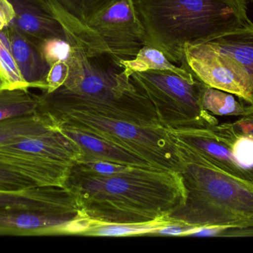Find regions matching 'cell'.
<instances>
[{"instance_id": "6da1fadb", "label": "cell", "mask_w": 253, "mask_h": 253, "mask_svg": "<svg viewBox=\"0 0 253 253\" xmlns=\"http://www.w3.org/2000/svg\"><path fill=\"white\" fill-rule=\"evenodd\" d=\"M65 187L87 218L111 224H138L169 216L181 206L185 190L179 172L126 166L111 175L73 166Z\"/></svg>"}, {"instance_id": "7a4b0ae2", "label": "cell", "mask_w": 253, "mask_h": 253, "mask_svg": "<svg viewBox=\"0 0 253 253\" xmlns=\"http://www.w3.org/2000/svg\"><path fill=\"white\" fill-rule=\"evenodd\" d=\"M146 46L181 66L187 45L206 43L248 23L245 0H131Z\"/></svg>"}, {"instance_id": "3957f363", "label": "cell", "mask_w": 253, "mask_h": 253, "mask_svg": "<svg viewBox=\"0 0 253 253\" xmlns=\"http://www.w3.org/2000/svg\"><path fill=\"white\" fill-rule=\"evenodd\" d=\"M173 139L181 159L179 173L185 197L169 216L198 227H253V186L229 175L194 149Z\"/></svg>"}, {"instance_id": "277c9868", "label": "cell", "mask_w": 253, "mask_h": 253, "mask_svg": "<svg viewBox=\"0 0 253 253\" xmlns=\"http://www.w3.org/2000/svg\"><path fill=\"white\" fill-rule=\"evenodd\" d=\"M59 126L79 129L123 147L144 158L155 167L180 172L178 148L168 128L141 125L120 118L68 110L40 111Z\"/></svg>"}, {"instance_id": "5b68a950", "label": "cell", "mask_w": 253, "mask_h": 253, "mask_svg": "<svg viewBox=\"0 0 253 253\" xmlns=\"http://www.w3.org/2000/svg\"><path fill=\"white\" fill-rule=\"evenodd\" d=\"M82 152L59 127L37 136L0 146V166L36 187H65Z\"/></svg>"}, {"instance_id": "8992f818", "label": "cell", "mask_w": 253, "mask_h": 253, "mask_svg": "<svg viewBox=\"0 0 253 253\" xmlns=\"http://www.w3.org/2000/svg\"><path fill=\"white\" fill-rule=\"evenodd\" d=\"M131 82L150 101L162 126L182 129L209 127L218 123L204 109L202 96L207 85L196 77L185 78L171 71L133 73Z\"/></svg>"}, {"instance_id": "52a82bcc", "label": "cell", "mask_w": 253, "mask_h": 253, "mask_svg": "<svg viewBox=\"0 0 253 253\" xmlns=\"http://www.w3.org/2000/svg\"><path fill=\"white\" fill-rule=\"evenodd\" d=\"M175 139L200 153L229 175L253 187V137L233 123L196 129H168Z\"/></svg>"}, {"instance_id": "ba28073f", "label": "cell", "mask_w": 253, "mask_h": 253, "mask_svg": "<svg viewBox=\"0 0 253 253\" xmlns=\"http://www.w3.org/2000/svg\"><path fill=\"white\" fill-rule=\"evenodd\" d=\"M88 25L100 36L114 60L132 59L144 46L131 0H117Z\"/></svg>"}, {"instance_id": "9c48e42d", "label": "cell", "mask_w": 253, "mask_h": 253, "mask_svg": "<svg viewBox=\"0 0 253 253\" xmlns=\"http://www.w3.org/2000/svg\"><path fill=\"white\" fill-rule=\"evenodd\" d=\"M84 218L83 212L0 209V236L77 235Z\"/></svg>"}, {"instance_id": "30bf717a", "label": "cell", "mask_w": 253, "mask_h": 253, "mask_svg": "<svg viewBox=\"0 0 253 253\" xmlns=\"http://www.w3.org/2000/svg\"><path fill=\"white\" fill-rule=\"evenodd\" d=\"M181 67L210 87L236 95L247 105L249 96L242 82L227 61L205 43L187 45Z\"/></svg>"}, {"instance_id": "8fae6325", "label": "cell", "mask_w": 253, "mask_h": 253, "mask_svg": "<svg viewBox=\"0 0 253 253\" xmlns=\"http://www.w3.org/2000/svg\"><path fill=\"white\" fill-rule=\"evenodd\" d=\"M207 45L224 58L245 86L249 96L248 115L253 114V23L224 33Z\"/></svg>"}, {"instance_id": "7c38bea8", "label": "cell", "mask_w": 253, "mask_h": 253, "mask_svg": "<svg viewBox=\"0 0 253 253\" xmlns=\"http://www.w3.org/2000/svg\"><path fill=\"white\" fill-rule=\"evenodd\" d=\"M53 212H83L77 198L67 187H34L19 191H0V209Z\"/></svg>"}, {"instance_id": "4fadbf2b", "label": "cell", "mask_w": 253, "mask_h": 253, "mask_svg": "<svg viewBox=\"0 0 253 253\" xmlns=\"http://www.w3.org/2000/svg\"><path fill=\"white\" fill-rule=\"evenodd\" d=\"M14 11L10 25L21 34L40 46L49 39L71 38L62 25L53 16L44 0H8ZM73 45V44H72Z\"/></svg>"}, {"instance_id": "5bb4252c", "label": "cell", "mask_w": 253, "mask_h": 253, "mask_svg": "<svg viewBox=\"0 0 253 253\" xmlns=\"http://www.w3.org/2000/svg\"><path fill=\"white\" fill-rule=\"evenodd\" d=\"M58 127L80 147L82 156L79 161L102 160L126 166L155 167L136 154L103 138L79 129L65 126Z\"/></svg>"}, {"instance_id": "9a60e30c", "label": "cell", "mask_w": 253, "mask_h": 253, "mask_svg": "<svg viewBox=\"0 0 253 253\" xmlns=\"http://www.w3.org/2000/svg\"><path fill=\"white\" fill-rule=\"evenodd\" d=\"M10 50L18 69L29 88L47 89V77L50 65L38 45L21 34L12 25L8 26Z\"/></svg>"}, {"instance_id": "2e32d148", "label": "cell", "mask_w": 253, "mask_h": 253, "mask_svg": "<svg viewBox=\"0 0 253 253\" xmlns=\"http://www.w3.org/2000/svg\"><path fill=\"white\" fill-rule=\"evenodd\" d=\"M116 62L129 78L133 73L146 71H171L185 78L194 77L188 70L171 62L162 51L146 45L132 59Z\"/></svg>"}, {"instance_id": "e0dca14e", "label": "cell", "mask_w": 253, "mask_h": 253, "mask_svg": "<svg viewBox=\"0 0 253 253\" xmlns=\"http://www.w3.org/2000/svg\"><path fill=\"white\" fill-rule=\"evenodd\" d=\"M56 127V123L47 114L42 112L2 120L0 121V146L42 135Z\"/></svg>"}, {"instance_id": "ac0fdd59", "label": "cell", "mask_w": 253, "mask_h": 253, "mask_svg": "<svg viewBox=\"0 0 253 253\" xmlns=\"http://www.w3.org/2000/svg\"><path fill=\"white\" fill-rule=\"evenodd\" d=\"M172 218L162 217L149 222L138 224H111L101 222L89 218L85 228L80 236H98V237H125V236H153L157 230L170 223Z\"/></svg>"}, {"instance_id": "d6986e66", "label": "cell", "mask_w": 253, "mask_h": 253, "mask_svg": "<svg viewBox=\"0 0 253 253\" xmlns=\"http://www.w3.org/2000/svg\"><path fill=\"white\" fill-rule=\"evenodd\" d=\"M39 95L28 89H3L0 91V121L33 115L39 113Z\"/></svg>"}, {"instance_id": "ffe728a7", "label": "cell", "mask_w": 253, "mask_h": 253, "mask_svg": "<svg viewBox=\"0 0 253 253\" xmlns=\"http://www.w3.org/2000/svg\"><path fill=\"white\" fill-rule=\"evenodd\" d=\"M204 109L218 116L245 117L248 115L247 105L236 95L207 86L202 96Z\"/></svg>"}, {"instance_id": "44dd1931", "label": "cell", "mask_w": 253, "mask_h": 253, "mask_svg": "<svg viewBox=\"0 0 253 253\" xmlns=\"http://www.w3.org/2000/svg\"><path fill=\"white\" fill-rule=\"evenodd\" d=\"M0 79L3 89H29L18 69L7 39L0 40Z\"/></svg>"}, {"instance_id": "7402d4cb", "label": "cell", "mask_w": 253, "mask_h": 253, "mask_svg": "<svg viewBox=\"0 0 253 253\" xmlns=\"http://www.w3.org/2000/svg\"><path fill=\"white\" fill-rule=\"evenodd\" d=\"M75 19L88 25L98 14L117 0H57Z\"/></svg>"}, {"instance_id": "603a6c76", "label": "cell", "mask_w": 253, "mask_h": 253, "mask_svg": "<svg viewBox=\"0 0 253 253\" xmlns=\"http://www.w3.org/2000/svg\"><path fill=\"white\" fill-rule=\"evenodd\" d=\"M40 49L46 61L51 66L58 62L68 63L72 54L74 46L63 39H49L42 43Z\"/></svg>"}, {"instance_id": "cb8c5ba5", "label": "cell", "mask_w": 253, "mask_h": 253, "mask_svg": "<svg viewBox=\"0 0 253 253\" xmlns=\"http://www.w3.org/2000/svg\"><path fill=\"white\" fill-rule=\"evenodd\" d=\"M34 187L29 180L0 166V191H19Z\"/></svg>"}, {"instance_id": "d4e9b609", "label": "cell", "mask_w": 253, "mask_h": 253, "mask_svg": "<svg viewBox=\"0 0 253 253\" xmlns=\"http://www.w3.org/2000/svg\"><path fill=\"white\" fill-rule=\"evenodd\" d=\"M69 65L67 62H58L50 66L47 77V89L43 92L50 93L63 86L68 78Z\"/></svg>"}, {"instance_id": "484cf974", "label": "cell", "mask_w": 253, "mask_h": 253, "mask_svg": "<svg viewBox=\"0 0 253 253\" xmlns=\"http://www.w3.org/2000/svg\"><path fill=\"white\" fill-rule=\"evenodd\" d=\"M200 227L190 225L182 221L173 219L165 227H162L154 235L169 236H191Z\"/></svg>"}, {"instance_id": "4316f807", "label": "cell", "mask_w": 253, "mask_h": 253, "mask_svg": "<svg viewBox=\"0 0 253 253\" xmlns=\"http://www.w3.org/2000/svg\"><path fill=\"white\" fill-rule=\"evenodd\" d=\"M214 237H253V227L248 228H221L216 230Z\"/></svg>"}, {"instance_id": "83f0119b", "label": "cell", "mask_w": 253, "mask_h": 253, "mask_svg": "<svg viewBox=\"0 0 253 253\" xmlns=\"http://www.w3.org/2000/svg\"><path fill=\"white\" fill-rule=\"evenodd\" d=\"M14 11L8 0H0V30L13 22Z\"/></svg>"}, {"instance_id": "f1b7e54d", "label": "cell", "mask_w": 253, "mask_h": 253, "mask_svg": "<svg viewBox=\"0 0 253 253\" xmlns=\"http://www.w3.org/2000/svg\"><path fill=\"white\" fill-rule=\"evenodd\" d=\"M233 124L238 130L253 137V114L239 117Z\"/></svg>"}, {"instance_id": "f546056e", "label": "cell", "mask_w": 253, "mask_h": 253, "mask_svg": "<svg viewBox=\"0 0 253 253\" xmlns=\"http://www.w3.org/2000/svg\"><path fill=\"white\" fill-rule=\"evenodd\" d=\"M3 90V85L2 82H1V79H0V91Z\"/></svg>"}, {"instance_id": "4dcf8cb0", "label": "cell", "mask_w": 253, "mask_h": 253, "mask_svg": "<svg viewBox=\"0 0 253 253\" xmlns=\"http://www.w3.org/2000/svg\"><path fill=\"white\" fill-rule=\"evenodd\" d=\"M245 1H246L247 3H250L252 2V1H253V0H245Z\"/></svg>"}]
</instances>
